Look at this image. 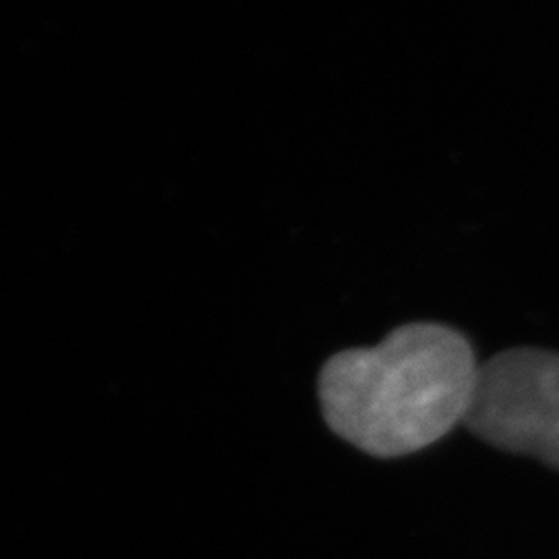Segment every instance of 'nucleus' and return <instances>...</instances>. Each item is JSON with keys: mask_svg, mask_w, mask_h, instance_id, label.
Instances as JSON below:
<instances>
[{"mask_svg": "<svg viewBox=\"0 0 559 559\" xmlns=\"http://www.w3.org/2000/svg\"><path fill=\"white\" fill-rule=\"evenodd\" d=\"M464 425L501 452L559 471V353L526 346L483 362Z\"/></svg>", "mask_w": 559, "mask_h": 559, "instance_id": "obj_2", "label": "nucleus"}, {"mask_svg": "<svg viewBox=\"0 0 559 559\" xmlns=\"http://www.w3.org/2000/svg\"><path fill=\"white\" fill-rule=\"evenodd\" d=\"M479 362L471 340L445 323L400 325L371 348L325 360L318 392L328 427L360 452L400 459L464 423Z\"/></svg>", "mask_w": 559, "mask_h": 559, "instance_id": "obj_1", "label": "nucleus"}]
</instances>
